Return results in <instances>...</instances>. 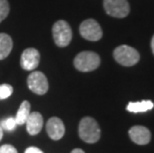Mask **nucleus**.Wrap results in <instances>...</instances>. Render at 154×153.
<instances>
[{
	"instance_id": "21",
	"label": "nucleus",
	"mask_w": 154,
	"mask_h": 153,
	"mask_svg": "<svg viewBox=\"0 0 154 153\" xmlns=\"http://www.w3.org/2000/svg\"><path fill=\"white\" fill-rule=\"evenodd\" d=\"M151 49H152V52L154 54V36L152 37V40H151Z\"/></svg>"
},
{
	"instance_id": "20",
	"label": "nucleus",
	"mask_w": 154,
	"mask_h": 153,
	"mask_svg": "<svg viewBox=\"0 0 154 153\" xmlns=\"http://www.w3.org/2000/svg\"><path fill=\"white\" fill-rule=\"evenodd\" d=\"M71 153H85V152H84V150H82V149H80V148H76V149H74Z\"/></svg>"
},
{
	"instance_id": "7",
	"label": "nucleus",
	"mask_w": 154,
	"mask_h": 153,
	"mask_svg": "<svg viewBox=\"0 0 154 153\" xmlns=\"http://www.w3.org/2000/svg\"><path fill=\"white\" fill-rule=\"evenodd\" d=\"M82 37L88 41H99L103 37V30L100 24L94 19H87L80 26Z\"/></svg>"
},
{
	"instance_id": "10",
	"label": "nucleus",
	"mask_w": 154,
	"mask_h": 153,
	"mask_svg": "<svg viewBox=\"0 0 154 153\" xmlns=\"http://www.w3.org/2000/svg\"><path fill=\"white\" fill-rule=\"evenodd\" d=\"M46 130L51 139L60 140L65 134V125L63 120H61L59 118H56V116L51 118L47 121Z\"/></svg>"
},
{
	"instance_id": "18",
	"label": "nucleus",
	"mask_w": 154,
	"mask_h": 153,
	"mask_svg": "<svg viewBox=\"0 0 154 153\" xmlns=\"http://www.w3.org/2000/svg\"><path fill=\"white\" fill-rule=\"evenodd\" d=\"M0 153H18L17 149L10 144H4L0 146Z\"/></svg>"
},
{
	"instance_id": "22",
	"label": "nucleus",
	"mask_w": 154,
	"mask_h": 153,
	"mask_svg": "<svg viewBox=\"0 0 154 153\" xmlns=\"http://www.w3.org/2000/svg\"><path fill=\"white\" fill-rule=\"evenodd\" d=\"M2 137H3V129L1 128V126H0V141H1Z\"/></svg>"
},
{
	"instance_id": "5",
	"label": "nucleus",
	"mask_w": 154,
	"mask_h": 153,
	"mask_svg": "<svg viewBox=\"0 0 154 153\" xmlns=\"http://www.w3.org/2000/svg\"><path fill=\"white\" fill-rule=\"evenodd\" d=\"M27 84L29 90L39 96L45 94L49 90L48 80L42 72H32L27 79Z\"/></svg>"
},
{
	"instance_id": "17",
	"label": "nucleus",
	"mask_w": 154,
	"mask_h": 153,
	"mask_svg": "<svg viewBox=\"0 0 154 153\" xmlns=\"http://www.w3.org/2000/svg\"><path fill=\"white\" fill-rule=\"evenodd\" d=\"M9 14V3L7 0H0V23Z\"/></svg>"
},
{
	"instance_id": "16",
	"label": "nucleus",
	"mask_w": 154,
	"mask_h": 153,
	"mask_svg": "<svg viewBox=\"0 0 154 153\" xmlns=\"http://www.w3.org/2000/svg\"><path fill=\"white\" fill-rule=\"evenodd\" d=\"M13 93V87L8 84H0V100L8 99Z\"/></svg>"
},
{
	"instance_id": "14",
	"label": "nucleus",
	"mask_w": 154,
	"mask_h": 153,
	"mask_svg": "<svg viewBox=\"0 0 154 153\" xmlns=\"http://www.w3.org/2000/svg\"><path fill=\"white\" fill-rule=\"evenodd\" d=\"M30 103L27 102V100H24L20 106H19V109L17 112V115L15 116V120L17 125H22L25 124L26 120H27L29 115H30Z\"/></svg>"
},
{
	"instance_id": "6",
	"label": "nucleus",
	"mask_w": 154,
	"mask_h": 153,
	"mask_svg": "<svg viewBox=\"0 0 154 153\" xmlns=\"http://www.w3.org/2000/svg\"><path fill=\"white\" fill-rule=\"evenodd\" d=\"M103 7L107 14L116 18L126 17L130 10L127 0H103Z\"/></svg>"
},
{
	"instance_id": "13",
	"label": "nucleus",
	"mask_w": 154,
	"mask_h": 153,
	"mask_svg": "<svg viewBox=\"0 0 154 153\" xmlns=\"http://www.w3.org/2000/svg\"><path fill=\"white\" fill-rule=\"evenodd\" d=\"M154 107V103L151 100H142V102H135L129 103L126 106V109L129 112L138 113V112H145L152 109Z\"/></svg>"
},
{
	"instance_id": "9",
	"label": "nucleus",
	"mask_w": 154,
	"mask_h": 153,
	"mask_svg": "<svg viewBox=\"0 0 154 153\" xmlns=\"http://www.w3.org/2000/svg\"><path fill=\"white\" fill-rule=\"evenodd\" d=\"M130 139L138 145H146L151 140L149 129L142 125H134L128 131Z\"/></svg>"
},
{
	"instance_id": "1",
	"label": "nucleus",
	"mask_w": 154,
	"mask_h": 153,
	"mask_svg": "<svg viewBox=\"0 0 154 153\" xmlns=\"http://www.w3.org/2000/svg\"><path fill=\"white\" fill-rule=\"evenodd\" d=\"M79 136L87 143H96L100 138V128L97 120L86 116L80 121L79 124Z\"/></svg>"
},
{
	"instance_id": "3",
	"label": "nucleus",
	"mask_w": 154,
	"mask_h": 153,
	"mask_svg": "<svg viewBox=\"0 0 154 153\" xmlns=\"http://www.w3.org/2000/svg\"><path fill=\"white\" fill-rule=\"evenodd\" d=\"M113 57L117 63L124 67L134 66L138 63L140 59L138 52L127 45H121L116 48V50L113 51Z\"/></svg>"
},
{
	"instance_id": "8",
	"label": "nucleus",
	"mask_w": 154,
	"mask_h": 153,
	"mask_svg": "<svg viewBox=\"0 0 154 153\" xmlns=\"http://www.w3.org/2000/svg\"><path fill=\"white\" fill-rule=\"evenodd\" d=\"M40 63V53L35 48H28L23 51L20 65L25 71H33Z\"/></svg>"
},
{
	"instance_id": "4",
	"label": "nucleus",
	"mask_w": 154,
	"mask_h": 153,
	"mask_svg": "<svg viewBox=\"0 0 154 153\" xmlns=\"http://www.w3.org/2000/svg\"><path fill=\"white\" fill-rule=\"evenodd\" d=\"M53 38L55 44L58 47H67L71 43L73 32L66 21L59 20L53 25Z\"/></svg>"
},
{
	"instance_id": "2",
	"label": "nucleus",
	"mask_w": 154,
	"mask_h": 153,
	"mask_svg": "<svg viewBox=\"0 0 154 153\" xmlns=\"http://www.w3.org/2000/svg\"><path fill=\"white\" fill-rule=\"evenodd\" d=\"M100 64V58L97 53L85 51L79 53L74 60L76 69L80 72H91L97 69Z\"/></svg>"
},
{
	"instance_id": "12",
	"label": "nucleus",
	"mask_w": 154,
	"mask_h": 153,
	"mask_svg": "<svg viewBox=\"0 0 154 153\" xmlns=\"http://www.w3.org/2000/svg\"><path fill=\"white\" fill-rule=\"evenodd\" d=\"M13 48L12 39L9 35L5 33H0V60H3L8 57Z\"/></svg>"
},
{
	"instance_id": "19",
	"label": "nucleus",
	"mask_w": 154,
	"mask_h": 153,
	"mask_svg": "<svg viewBox=\"0 0 154 153\" xmlns=\"http://www.w3.org/2000/svg\"><path fill=\"white\" fill-rule=\"evenodd\" d=\"M25 153H43V151L41 149H39L38 147H35V146H31V147H28L25 150Z\"/></svg>"
},
{
	"instance_id": "11",
	"label": "nucleus",
	"mask_w": 154,
	"mask_h": 153,
	"mask_svg": "<svg viewBox=\"0 0 154 153\" xmlns=\"http://www.w3.org/2000/svg\"><path fill=\"white\" fill-rule=\"evenodd\" d=\"M43 116L40 112H30L27 120H26V129L30 135H37L43 127Z\"/></svg>"
},
{
	"instance_id": "15",
	"label": "nucleus",
	"mask_w": 154,
	"mask_h": 153,
	"mask_svg": "<svg viewBox=\"0 0 154 153\" xmlns=\"http://www.w3.org/2000/svg\"><path fill=\"white\" fill-rule=\"evenodd\" d=\"M0 126L5 131H13V130H15L16 126H17V123H16L15 118L10 116V118L2 119L0 121Z\"/></svg>"
}]
</instances>
